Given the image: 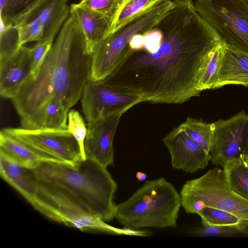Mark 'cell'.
Returning a JSON list of instances; mask_svg holds the SVG:
<instances>
[{"mask_svg":"<svg viewBox=\"0 0 248 248\" xmlns=\"http://www.w3.org/2000/svg\"><path fill=\"white\" fill-rule=\"evenodd\" d=\"M172 5L173 1L163 0L134 16L101 41L92 54L89 80H102L111 74L123 58L132 37L154 28Z\"/></svg>","mask_w":248,"mask_h":248,"instance_id":"5b68a950","label":"cell"},{"mask_svg":"<svg viewBox=\"0 0 248 248\" xmlns=\"http://www.w3.org/2000/svg\"><path fill=\"white\" fill-rule=\"evenodd\" d=\"M168 148L173 168L193 172L205 168L210 155L188 136L179 126L162 140Z\"/></svg>","mask_w":248,"mask_h":248,"instance_id":"7c38bea8","label":"cell"},{"mask_svg":"<svg viewBox=\"0 0 248 248\" xmlns=\"http://www.w3.org/2000/svg\"><path fill=\"white\" fill-rule=\"evenodd\" d=\"M54 43V39H46L37 42L30 48L31 73L34 76L38 71Z\"/></svg>","mask_w":248,"mask_h":248,"instance_id":"4dcf8cb0","label":"cell"},{"mask_svg":"<svg viewBox=\"0 0 248 248\" xmlns=\"http://www.w3.org/2000/svg\"><path fill=\"white\" fill-rule=\"evenodd\" d=\"M222 168L231 189L248 200V155L229 161Z\"/></svg>","mask_w":248,"mask_h":248,"instance_id":"ffe728a7","label":"cell"},{"mask_svg":"<svg viewBox=\"0 0 248 248\" xmlns=\"http://www.w3.org/2000/svg\"><path fill=\"white\" fill-rule=\"evenodd\" d=\"M18 30L15 26H0V60L9 57L20 47Z\"/></svg>","mask_w":248,"mask_h":248,"instance_id":"4316f807","label":"cell"},{"mask_svg":"<svg viewBox=\"0 0 248 248\" xmlns=\"http://www.w3.org/2000/svg\"><path fill=\"white\" fill-rule=\"evenodd\" d=\"M247 230L230 226L202 225L190 231L188 233L196 236H232L248 232Z\"/></svg>","mask_w":248,"mask_h":248,"instance_id":"83f0119b","label":"cell"},{"mask_svg":"<svg viewBox=\"0 0 248 248\" xmlns=\"http://www.w3.org/2000/svg\"><path fill=\"white\" fill-rule=\"evenodd\" d=\"M69 111L62 101L56 98L51 99L43 111L40 128H68Z\"/></svg>","mask_w":248,"mask_h":248,"instance_id":"cb8c5ba5","label":"cell"},{"mask_svg":"<svg viewBox=\"0 0 248 248\" xmlns=\"http://www.w3.org/2000/svg\"><path fill=\"white\" fill-rule=\"evenodd\" d=\"M129 0H115L117 8V12L116 15L118 14V13L119 12V11L123 7V6ZM116 16H115V17H116Z\"/></svg>","mask_w":248,"mask_h":248,"instance_id":"e575fe53","label":"cell"},{"mask_svg":"<svg viewBox=\"0 0 248 248\" xmlns=\"http://www.w3.org/2000/svg\"><path fill=\"white\" fill-rule=\"evenodd\" d=\"M181 206L180 194L161 177L146 181L130 197L116 205L115 218L124 227L133 230L173 228Z\"/></svg>","mask_w":248,"mask_h":248,"instance_id":"277c9868","label":"cell"},{"mask_svg":"<svg viewBox=\"0 0 248 248\" xmlns=\"http://www.w3.org/2000/svg\"><path fill=\"white\" fill-rule=\"evenodd\" d=\"M163 0H129L117 14L112 22L110 32L120 28L134 16Z\"/></svg>","mask_w":248,"mask_h":248,"instance_id":"d4e9b609","label":"cell"},{"mask_svg":"<svg viewBox=\"0 0 248 248\" xmlns=\"http://www.w3.org/2000/svg\"><path fill=\"white\" fill-rule=\"evenodd\" d=\"M0 174L28 202H32L37 184L32 169L20 166L0 156Z\"/></svg>","mask_w":248,"mask_h":248,"instance_id":"ac0fdd59","label":"cell"},{"mask_svg":"<svg viewBox=\"0 0 248 248\" xmlns=\"http://www.w3.org/2000/svg\"><path fill=\"white\" fill-rule=\"evenodd\" d=\"M78 3L84 7L111 17L113 21L117 12L115 0H79Z\"/></svg>","mask_w":248,"mask_h":248,"instance_id":"1f68e13d","label":"cell"},{"mask_svg":"<svg viewBox=\"0 0 248 248\" xmlns=\"http://www.w3.org/2000/svg\"><path fill=\"white\" fill-rule=\"evenodd\" d=\"M70 15L80 28L85 39L87 51L92 55L95 46L110 33L112 18L78 3L70 5Z\"/></svg>","mask_w":248,"mask_h":248,"instance_id":"2e32d148","label":"cell"},{"mask_svg":"<svg viewBox=\"0 0 248 248\" xmlns=\"http://www.w3.org/2000/svg\"><path fill=\"white\" fill-rule=\"evenodd\" d=\"M156 26L162 33L153 53L128 46L113 73L102 81L143 102L179 104L199 96V84L216 46L222 42L191 0H174Z\"/></svg>","mask_w":248,"mask_h":248,"instance_id":"6da1fadb","label":"cell"},{"mask_svg":"<svg viewBox=\"0 0 248 248\" xmlns=\"http://www.w3.org/2000/svg\"><path fill=\"white\" fill-rule=\"evenodd\" d=\"M247 87H248V85H247Z\"/></svg>","mask_w":248,"mask_h":248,"instance_id":"8d00e7d4","label":"cell"},{"mask_svg":"<svg viewBox=\"0 0 248 248\" xmlns=\"http://www.w3.org/2000/svg\"><path fill=\"white\" fill-rule=\"evenodd\" d=\"M67 124L68 129L78 143L81 152L85 159L84 145L87 128L83 117L78 111L72 109L69 111Z\"/></svg>","mask_w":248,"mask_h":248,"instance_id":"f546056e","label":"cell"},{"mask_svg":"<svg viewBox=\"0 0 248 248\" xmlns=\"http://www.w3.org/2000/svg\"><path fill=\"white\" fill-rule=\"evenodd\" d=\"M0 156L23 167L35 169L42 159L26 145L12 136L0 133Z\"/></svg>","mask_w":248,"mask_h":248,"instance_id":"d6986e66","label":"cell"},{"mask_svg":"<svg viewBox=\"0 0 248 248\" xmlns=\"http://www.w3.org/2000/svg\"><path fill=\"white\" fill-rule=\"evenodd\" d=\"M31 73L30 48L24 46L0 60V95L13 99Z\"/></svg>","mask_w":248,"mask_h":248,"instance_id":"5bb4252c","label":"cell"},{"mask_svg":"<svg viewBox=\"0 0 248 248\" xmlns=\"http://www.w3.org/2000/svg\"><path fill=\"white\" fill-rule=\"evenodd\" d=\"M68 0H40L14 26L37 20L43 26L44 35L42 40L54 38L70 15Z\"/></svg>","mask_w":248,"mask_h":248,"instance_id":"9a60e30c","label":"cell"},{"mask_svg":"<svg viewBox=\"0 0 248 248\" xmlns=\"http://www.w3.org/2000/svg\"><path fill=\"white\" fill-rule=\"evenodd\" d=\"M194 3L224 44L248 52V0H196Z\"/></svg>","mask_w":248,"mask_h":248,"instance_id":"9c48e42d","label":"cell"},{"mask_svg":"<svg viewBox=\"0 0 248 248\" xmlns=\"http://www.w3.org/2000/svg\"><path fill=\"white\" fill-rule=\"evenodd\" d=\"M91 60L83 32L69 15L37 73L11 99L22 127L40 128L43 111L52 98L62 101L68 110L75 105L89 80Z\"/></svg>","mask_w":248,"mask_h":248,"instance_id":"7a4b0ae2","label":"cell"},{"mask_svg":"<svg viewBox=\"0 0 248 248\" xmlns=\"http://www.w3.org/2000/svg\"><path fill=\"white\" fill-rule=\"evenodd\" d=\"M129 48L133 50L141 49L144 46V37L143 34L139 33L133 36L128 44Z\"/></svg>","mask_w":248,"mask_h":248,"instance_id":"836d02e7","label":"cell"},{"mask_svg":"<svg viewBox=\"0 0 248 248\" xmlns=\"http://www.w3.org/2000/svg\"><path fill=\"white\" fill-rule=\"evenodd\" d=\"M37 182L65 192L105 222L115 218L117 185L107 167L86 158L75 167L42 162L33 169Z\"/></svg>","mask_w":248,"mask_h":248,"instance_id":"3957f363","label":"cell"},{"mask_svg":"<svg viewBox=\"0 0 248 248\" xmlns=\"http://www.w3.org/2000/svg\"><path fill=\"white\" fill-rule=\"evenodd\" d=\"M143 35L144 46L141 49L149 53L155 52L159 47L162 39L161 30L156 25L154 28L143 33Z\"/></svg>","mask_w":248,"mask_h":248,"instance_id":"d6a6232c","label":"cell"},{"mask_svg":"<svg viewBox=\"0 0 248 248\" xmlns=\"http://www.w3.org/2000/svg\"><path fill=\"white\" fill-rule=\"evenodd\" d=\"M80 99L82 112L88 123L115 114H123L143 102L139 96L113 90L102 80H90L86 83Z\"/></svg>","mask_w":248,"mask_h":248,"instance_id":"8fae6325","label":"cell"},{"mask_svg":"<svg viewBox=\"0 0 248 248\" xmlns=\"http://www.w3.org/2000/svg\"><path fill=\"white\" fill-rule=\"evenodd\" d=\"M213 124L209 152L213 164L223 167L229 161L248 155V114L245 111Z\"/></svg>","mask_w":248,"mask_h":248,"instance_id":"30bf717a","label":"cell"},{"mask_svg":"<svg viewBox=\"0 0 248 248\" xmlns=\"http://www.w3.org/2000/svg\"><path fill=\"white\" fill-rule=\"evenodd\" d=\"M136 177L139 181H144L147 178V174L145 173L138 171L136 174Z\"/></svg>","mask_w":248,"mask_h":248,"instance_id":"d590c367","label":"cell"},{"mask_svg":"<svg viewBox=\"0 0 248 248\" xmlns=\"http://www.w3.org/2000/svg\"><path fill=\"white\" fill-rule=\"evenodd\" d=\"M198 215L202 219V225L230 226L248 229V220L223 210L206 206Z\"/></svg>","mask_w":248,"mask_h":248,"instance_id":"7402d4cb","label":"cell"},{"mask_svg":"<svg viewBox=\"0 0 248 248\" xmlns=\"http://www.w3.org/2000/svg\"><path fill=\"white\" fill-rule=\"evenodd\" d=\"M15 26L18 30L20 46L30 42H38L44 37V27L37 20H31Z\"/></svg>","mask_w":248,"mask_h":248,"instance_id":"f1b7e54d","label":"cell"},{"mask_svg":"<svg viewBox=\"0 0 248 248\" xmlns=\"http://www.w3.org/2000/svg\"><path fill=\"white\" fill-rule=\"evenodd\" d=\"M248 84V52L224 44L221 65L213 89Z\"/></svg>","mask_w":248,"mask_h":248,"instance_id":"e0dca14e","label":"cell"},{"mask_svg":"<svg viewBox=\"0 0 248 248\" xmlns=\"http://www.w3.org/2000/svg\"><path fill=\"white\" fill-rule=\"evenodd\" d=\"M31 204L47 218L82 232L127 235L125 227L108 224L91 215L70 195L51 186L37 182Z\"/></svg>","mask_w":248,"mask_h":248,"instance_id":"52a82bcc","label":"cell"},{"mask_svg":"<svg viewBox=\"0 0 248 248\" xmlns=\"http://www.w3.org/2000/svg\"><path fill=\"white\" fill-rule=\"evenodd\" d=\"M180 195L181 206L187 213L198 214L209 206L248 220V200L231 189L223 169L215 167L201 177L186 181Z\"/></svg>","mask_w":248,"mask_h":248,"instance_id":"8992f818","label":"cell"},{"mask_svg":"<svg viewBox=\"0 0 248 248\" xmlns=\"http://www.w3.org/2000/svg\"><path fill=\"white\" fill-rule=\"evenodd\" d=\"M40 0H0V26H14Z\"/></svg>","mask_w":248,"mask_h":248,"instance_id":"44dd1931","label":"cell"},{"mask_svg":"<svg viewBox=\"0 0 248 248\" xmlns=\"http://www.w3.org/2000/svg\"><path fill=\"white\" fill-rule=\"evenodd\" d=\"M122 115L115 114L88 123L84 145L86 158L105 167L114 165L113 140Z\"/></svg>","mask_w":248,"mask_h":248,"instance_id":"4fadbf2b","label":"cell"},{"mask_svg":"<svg viewBox=\"0 0 248 248\" xmlns=\"http://www.w3.org/2000/svg\"><path fill=\"white\" fill-rule=\"evenodd\" d=\"M179 126L209 153L213 136V124L187 118Z\"/></svg>","mask_w":248,"mask_h":248,"instance_id":"603a6c76","label":"cell"},{"mask_svg":"<svg viewBox=\"0 0 248 248\" xmlns=\"http://www.w3.org/2000/svg\"><path fill=\"white\" fill-rule=\"evenodd\" d=\"M2 130L26 145L43 162L75 167L85 159L78 143L68 128L7 127Z\"/></svg>","mask_w":248,"mask_h":248,"instance_id":"ba28073f","label":"cell"},{"mask_svg":"<svg viewBox=\"0 0 248 248\" xmlns=\"http://www.w3.org/2000/svg\"><path fill=\"white\" fill-rule=\"evenodd\" d=\"M223 45V42L219 43L213 50L199 84L201 92L213 89L216 82L221 65Z\"/></svg>","mask_w":248,"mask_h":248,"instance_id":"484cf974","label":"cell"}]
</instances>
